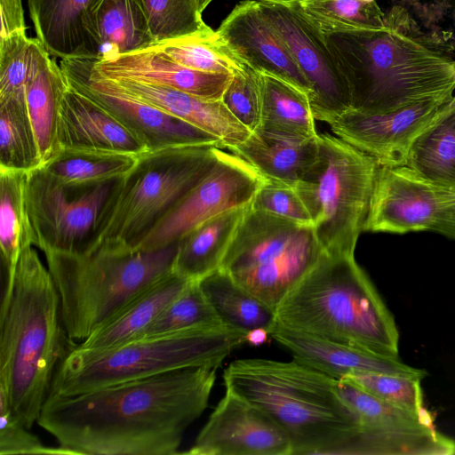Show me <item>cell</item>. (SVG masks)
Masks as SVG:
<instances>
[{
	"mask_svg": "<svg viewBox=\"0 0 455 455\" xmlns=\"http://www.w3.org/2000/svg\"><path fill=\"white\" fill-rule=\"evenodd\" d=\"M218 368L189 367L48 396L38 425L75 455H174L204 413Z\"/></svg>",
	"mask_w": 455,
	"mask_h": 455,
	"instance_id": "obj_1",
	"label": "cell"
},
{
	"mask_svg": "<svg viewBox=\"0 0 455 455\" xmlns=\"http://www.w3.org/2000/svg\"><path fill=\"white\" fill-rule=\"evenodd\" d=\"M326 38L352 109L385 113L454 94L455 60L402 5L385 12L379 26Z\"/></svg>",
	"mask_w": 455,
	"mask_h": 455,
	"instance_id": "obj_2",
	"label": "cell"
},
{
	"mask_svg": "<svg viewBox=\"0 0 455 455\" xmlns=\"http://www.w3.org/2000/svg\"><path fill=\"white\" fill-rule=\"evenodd\" d=\"M76 344L47 266L33 246L25 248L12 285L2 295L0 390L28 428L37 422L56 370Z\"/></svg>",
	"mask_w": 455,
	"mask_h": 455,
	"instance_id": "obj_3",
	"label": "cell"
},
{
	"mask_svg": "<svg viewBox=\"0 0 455 455\" xmlns=\"http://www.w3.org/2000/svg\"><path fill=\"white\" fill-rule=\"evenodd\" d=\"M223 381L282 427L292 455L344 454L356 435L357 419L337 392V379L294 359L235 360Z\"/></svg>",
	"mask_w": 455,
	"mask_h": 455,
	"instance_id": "obj_4",
	"label": "cell"
},
{
	"mask_svg": "<svg viewBox=\"0 0 455 455\" xmlns=\"http://www.w3.org/2000/svg\"><path fill=\"white\" fill-rule=\"evenodd\" d=\"M275 318L299 331L398 358L394 317L354 256L325 253L284 297Z\"/></svg>",
	"mask_w": 455,
	"mask_h": 455,
	"instance_id": "obj_5",
	"label": "cell"
},
{
	"mask_svg": "<svg viewBox=\"0 0 455 455\" xmlns=\"http://www.w3.org/2000/svg\"><path fill=\"white\" fill-rule=\"evenodd\" d=\"M178 243L153 251L97 249L44 253L68 337L82 342L143 291L172 271Z\"/></svg>",
	"mask_w": 455,
	"mask_h": 455,
	"instance_id": "obj_6",
	"label": "cell"
},
{
	"mask_svg": "<svg viewBox=\"0 0 455 455\" xmlns=\"http://www.w3.org/2000/svg\"><path fill=\"white\" fill-rule=\"evenodd\" d=\"M245 343V333L225 326L139 339L100 351L80 348L76 343L59 364L49 396L75 395L183 368H219Z\"/></svg>",
	"mask_w": 455,
	"mask_h": 455,
	"instance_id": "obj_7",
	"label": "cell"
},
{
	"mask_svg": "<svg viewBox=\"0 0 455 455\" xmlns=\"http://www.w3.org/2000/svg\"><path fill=\"white\" fill-rule=\"evenodd\" d=\"M221 150L212 146H190L139 155L132 167L116 181L100 215L88 252L100 248L134 251L212 170Z\"/></svg>",
	"mask_w": 455,
	"mask_h": 455,
	"instance_id": "obj_8",
	"label": "cell"
},
{
	"mask_svg": "<svg viewBox=\"0 0 455 455\" xmlns=\"http://www.w3.org/2000/svg\"><path fill=\"white\" fill-rule=\"evenodd\" d=\"M317 140L315 160L293 187L325 253L354 256L379 165L334 134L318 133Z\"/></svg>",
	"mask_w": 455,
	"mask_h": 455,
	"instance_id": "obj_9",
	"label": "cell"
},
{
	"mask_svg": "<svg viewBox=\"0 0 455 455\" xmlns=\"http://www.w3.org/2000/svg\"><path fill=\"white\" fill-rule=\"evenodd\" d=\"M324 254L313 225L250 204L220 268L275 311Z\"/></svg>",
	"mask_w": 455,
	"mask_h": 455,
	"instance_id": "obj_10",
	"label": "cell"
},
{
	"mask_svg": "<svg viewBox=\"0 0 455 455\" xmlns=\"http://www.w3.org/2000/svg\"><path fill=\"white\" fill-rule=\"evenodd\" d=\"M119 179L79 187L60 182L41 167L28 172L26 200L35 246L44 253H87L100 215Z\"/></svg>",
	"mask_w": 455,
	"mask_h": 455,
	"instance_id": "obj_11",
	"label": "cell"
},
{
	"mask_svg": "<svg viewBox=\"0 0 455 455\" xmlns=\"http://www.w3.org/2000/svg\"><path fill=\"white\" fill-rule=\"evenodd\" d=\"M336 389L358 422L356 435L344 454H455V441L436 430L431 413L425 408L411 411L394 405L348 378L337 379Z\"/></svg>",
	"mask_w": 455,
	"mask_h": 455,
	"instance_id": "obj_12",
	"label": "cell"
},
{
	"mask_svg": "<svg viewBox=\"0 0 455 455\" xmlns=\"http://www.w3.org/2000/svg\"><path fill=\"white\" fill-rule=\"evenodd\" d=\"M60 66L71 87L101 106L148 151L190 146L226 149L213 135L136 99L114 80L99 74L92 58L63 59Z\"/></svg>",
	"mask_w": 455,
	"mask_h": 455,
	"instance_id": "obj_13",
	"label": "cell"
},
{
	"mask_svg": "<svg viewBox=\"0 0 455 455\" xmlns=\"http://www.w3.org/2000/svg\"><path fill=\"white\" fill-rule=\"evenodd\" d=\"M264 180L246 160L222 149L212 170L169 211L134 251L167 247L214 216L250 205Z\"/></svg>",
	"mask_w": 455,
	"mask_h": 455,
	"instance_id": "obj_14",
	"label": "cell"
},
{
	"mask_svg": "<svg viewBox=\"0 0 455 455\" xmlns=\"http://www.w3.org/2000/svg\"><path fill=\"white\" fill-rule=\"evenodd\" d=\"M258 1L311 86L309 100L315 120L328 123L350 109L347 81L326 36L302 15L294 0Z\"/></svg>",
	"mask_w": 455,
	"mask_h": 455,
	"instance_id": "obj_15",
	"label": "cell"
},
{
	"mask_svg": "<svg viewBox=\"0 0 455 455\" xmlns=\"http://www.w3.org/2000/svg\"><path fill=\"white\" fill-rule=\"evenodd\" d=\"M454 95L385 113L350 108L327 124L335 136L371 156L378 165H406L414 141L447 110Z\"/></svg>",
	"mask_w": 455,
	"mask_h": 455,
	"instance_id": "obj_16",
	"label": "cell"
},
{
	"mask_svg": "<svg viewBox=\"0 0 455 455\" xmlns=\"http://www.w3.org/2000/svg\"><path fill=\"white\" fill-rule=\"evenodd\" d=\"M455 189L439 187L407 165L378 166L363 231L431 230Z\"/></svg>",
	"mask_w": 455,
	"mask_h": 455,
	"instance_id": "obj_17",
	"label": "cell"
},
{
	"mask_svg": "<svg viewBox=\"0 0 455 455\" xmlns=\"http://www.w3.org/2000/svg\"><path fill=\"white\" fill-rule=\"evenodd\" d=\"M188 455H292L282 427L259 407L226 389Z\"/></svg>",
	"mask_w": 455,
	"mask_h": 455,
	"instance_id": "obj_18",
	"label": "cell"
},
{
	"mask_svg": "<svg viewBox=\"0 0 455 455\" xmlns=\"http://www.w3.org/2000/svg\"><path fill=\"white\" fill-rule=\"evenodd\" d=\"M233 53L252 69L311 94V86L258 0L237 4L217 30Z\"/></svg>",
	"mask_w": 455,
	"mask_h": 455,
	"instance_id": "obj_19",
	"label": "cell"
},
{
	"mask_svg": "<svg viewBox=\"0 0 455 455\" xmlns=\"http://www.w3.org/2000/svg\"><path fill=\"white\" fill-rule=\"evenodd\" d=\"M94 69L109 79H131L220 100L233 74L207 73L184 67L156 44L107 59L92 58Z\"/></svg>",
	"mask_w": 455,
	"mask_h": 455,
	"instance_id": "obj_20",
	"label": "cell"
},
{
	"mask_svg": "<svg viewBox=\"0 0 455 455\" xmlns=\"http://www.w3.org/2000/svg\"><path fill=\"white\" fill-rule=\"evenodd\" d=\"M270 337L284 347L295 361L335 379L347 378L357 371L424 378L427 372L402 363L398 358L356 347L321 339L288 328L275 321Z\"/></svg>",
	"mask_w": 455,
	"mask_h": 455,
	"instance_id": "obj_21",
	"label": "cell"
},
{
	"mask_svg": "<svg viewBox=\"0 0 455 455\" xmlns=\"http://www.w3.org/2000/svg\"><path fill=\"white\" fill-rule=\"evenodd\" d=\"M59 148L139 156L148 151L120 122L88 96L68 87L57 130Z\"/></svg>",
	"mask_w": 455,
	"mask_h": 455,
	"instance_id": "obj_22",
	"label": "cell"
},
{
	"mask_svg": "<svg viewBox=\"0 0 455 455\" xmlns=\"http://www.w3.org/2000/svg\"><path fill=\"white\" fill-rule=\"evenodd\" d=\"M136 99L218 138L226 149L244 142L251 132L222 100L202 99L176 89L131 79H112Z\"/></svg>",
	"mask_w": 455,
	"mask_h": 455,
	"instance_id": "obj_23",
	"label": "cell"
},
{
	"mask_svg": "<svg viewBox=\"0 0 455 455\" xmlns=\"http://www.w3.org/2000/svg\"><path fill=\"white\" fill-rule=\"evenodd\" d=\"M86 31L91 58H111L156 44L142 0H98Z\"/></svg>",
	"mask_w": 455,
	"mask_h": 455,
	"instance_id": "obj_24",
	"label": "cell"
},
{
	"mask_svg": "<svg viewBox=\"0 0 455 455\" xmlns=\"http://www.w3.org/2000/svg\"><path fill=\"white\" fill-rule=\"evenodd\" d=\"M317 137L303 139L259 129L228 150L246 160L265 180L294 186L316 158Z\"/></svg>",
	"mask_w": 455,
	"mask_h": 455,
	"instance_id": "obj_25",
	"label": "cell"
},
{
	"mask_svg": "<svg viewBox=\"0 0 455 455\" xmlns=\"http://www.w3.org/2000/svg\"><path fill=\"white\" fill-rule=\"evenodd\" d=\"M194 281L173 270L155 282L133 299L116 315L77 343L88 350H106L136 338L162 310Z\"/></svg>",
	"mask_w": 455,
	"mask_h": 455,
	"instance_id": "obj_26",
	"label": "cell"
},
{
	"mask_svg": "<svg viewBox=\"0 0 455 455\" xmlns=\"http://www.w3.org/2000/svg\"><path fill=\"white\" fill-rule=\"evenodd\" d=\"M98 0H28L36 38L60 60L91 58L86 26Z\"/></svg>",
	"mask_w": 455,
	"mask_h": 455,
	"instance_id": "obj_27",
	"label": "cell"
},
{
	"mask_svg": "<svg viewBox=\"0 0 455 455\" xmlns=\"http://www.w3.org/2000/svg\"><path fill=\"white\" fill-rule=\"evenodd\" d=\"M248 207L221 212L184 235L178 242L173 271L196 282L218 270Z\"/></svg>",
	"mask_w": 455,
	"mask_h": 455,
	"instance_id": "obj_28",
	"label": "cell"
},
{
	"mask_svg": "<svg viewBox=\"0 0 455 455\" xmlns=\"http://www.w3.org/2000/svg\"><path fill=\"white\" fill-rule=\"evenodd\" d=\"M28 172L0 167V248L4 272V291H9L21 251L35 246V235L26 200Z\"/></svg>",
	"mask_w": 455,
	"mask_h": 455,
	"instance_id": "obj_29",
	"label": "cell"
},
{
	"mask_svg": "<svg viewBox=\"0 0 455 455\" xmlns=\"http://www.w3.org/2000/svg\"><path fill=\"white\" fill-rule=\"evenodd\" d=\"M68 87L60 66L47 52L26 91L27 108L43 164L60 151L57 140L58 120L60 104Z\"/></svg>",
	"mask_w": 455,
	"mask_h": 455,
	"instance_id": "obj_30",
	"label": "cell"
},
{
	"mask_svg": "<svg viewBox=\"0 0 455 455\" xmlns=\"http://www.w3.org/2000/svg\"><path fill=\"white\" fill-rule=\"evenodd\" d=\"M198 283L225 327L243 333L256 328L269 331L275 323V311L235 283L221 268Z\"/></svg>",
	"mask_w": 455,
	"mask_h": 455,
	"instance_id": "obj_31",
	"label": "cell"
},
{
	"mask_svg": "<svg viewBox=\"0 0 455 455\" xmlns=\"http://www.w3.org/2000/svg\"><path fill=\"white\" fill-rule=\"evenodd\" d=\"M259 74L262 94L260 129L303 139L317 137L308 94L281 78Z\"/></svg>",
	"mask_w": 455,
	"mask_h": 455,
	"instance_id": "obj_32",
	"label": "cell"
},
{
	"mask_svg": "<svg viewBox=\"0 0 455 455\" xmlns=\"http://www.w3.org/2000/svg\"><path fill=\"white\" fill-rule=\"evenodd\" d=\"M406 165L439 187L455 189V95L447 110L414 141Z\"/></svg>",
	"mask_w": 455,
	"mask_h": 455,
	"instance_id": "obj_33",
	"label": "cell"
},
{
	"mask_svg": "<svg viewBox=\"0 0 455 455\" xmlns=\"http://www.w3.org/2000/svg\"><path fill=\"white\" fill-rule=\"evenodd\" d=\"M137 156L60 149L41 168L66 185L91 187L121 178L132 167Z\"/></svg>",
	"mask_w": 455,
	"mask_h": 455,
	"instance_id": "obj_34",
	"label": "cell"
},
{
	"mask_svg": "<svg viewBox=\"0 0 455 455\" xmlns=\"http://www.w3.org/2000/svg\"><path fill=\"white\" fill-rule=\"evenodd\" d=\"M179 64L207 73L234 74L245 65L208 25L195 33L156 44Z\"/></svg>",
	"mask_w": 455,
	"mask_h": 455,
	"instance_id": "obj_35",
	"label": "cell"
},
{
	"mask_svg": "<svg viewBox=\"0 0 455 455\" xmlns=\"http://www.w3.org/2000/svg\"><path fill=\"white\" fill-rule=\"evenodd\" d=\"M42 164L26 100L0 101V167L28 172Z\"/></svg>",
	"mask_w": 455,
	"mask_h": 455,
	"instance_id": "obj_36",
	"label": "cell"
},
{
	"mask_svg": "<svg viewBox=\"0 0 455 455\" xmlns=\"http://www.w3.org/2000/svg\"><path fill=\"white\" fill-rule=\"evenodd\" d=\"M302 15L322 34L353 33L384 22L376 0H294Z\"/></svg>",
	"mask_w": 455,
	"mask_h": 455,
	"instance_id": "obj_37",
	"label": "cell"
},
{
	"mask_svg": "<svg viewBox=\"0 0 455 455\" xmlns=\"http://www.w3.org/2000/svg\"><path fill=\"white\" fill-rule=\"evenodd\" d=\"M47 52L26 33L0 39V101L26 100L28 84Z\"/></svg>",
	"mask_w": 455,
	"mask_h": 455,
	"instance_id": "obj_38",
	"label": "cell"
},
{
	"mask_svg": "<svg viewBox=\"0 0 455 455\" xmlns=\"http://www.w3.org/2000/svg\"><path fill=\"white\" fill-rule=\"evenodd\" d=\"M210 326L224 325L206 299L198 281H196L191 282L132 340Z\"/></svg>",
	"mask_w": 455,
	"mask_h": 455,
	"instance_id": "obj_39",
	"label": "cell"
},
{
	"mask_svg": "<svg viewBox=\"0 0 455 455\" xmlns=\"http://www.w3.org/2000/svg\"><path fill=\"white\" fill-rule=\"evenodd\" d=\"M156 43L180 37L204 28L196 0H142Z\"/></svg>",
	"mask_w": 455,
	"mask_h": 455,
	"instance_id": "obj_40",
	"label": "cell"
},
{
	"mask_svg": "<svg viewBox=\"0 0 455 455\" xmlns=\"http://www.w3.org/2000/svg\"><path fill=\"white\" fill-rule=\"evenodd\" d=\"M363 390L394 405L420 411L422 378L376 371H357L347 377Z\"/></svg>",
	"mask_w": 455,
	"mask_h": 455,
	"instance_id": "obj_41",
	"label": "cell"
},
{
	"mask_svg": "<svg viewBox=\"0 0 455 455\" xmlns=\"http://www.w3.org/2000/svg\"><path fill=\"white\" fill-rule=\"evenodd\" d=\"M221 100L251 132L260 129L262 94L259 72L247 64L235 72Z\"/></svg>",
	"mask_w": 455,
	"mask_h": 455,
	"instance_id": "obj_42",
	"label": "cell"
},
{
	"mask_svg": "<svg viewBox=\"0 0 455 455\" xmlns=\"http://www.w3.org/2000/svg\"><path fill=\"white\" fill-rule=\"evenodd\" d=\"M28 429L12 412L6 395L0 390V455H75L60 445L44 444Z\"/></svg>",
	"mask_w": 455,
	"mask_h": 455,
	"instance_id": "obj_43",
	"label": "cell"
},
{
	"mask_svg": "<svg viewBox=\"0 0 455 455\" xmlns=\"http://www.w3.org/2000/svg\"><path fill=\"white\" fill-rule=\"evenodd\" d=\"M251 207L302 224L313 225L311 216L293 186L265 180Z\"/></svg>",
	"mask_w": 455,
	"mask_h": 455,
	"instance_id": "obj_44",
	"label": "cell"
},
{
	"mask_svg": "<svg viewBox=\"0 0 455 455\" xmlns=\"http://www.w3.org/2000/svg\"><path fill=\"white\" fill-rule=\"evenodd\" d=\"M1 1V32L0 39L13 35L26 33L24 9L22 0Z\"/></svg>",
	"mask_w": 455,
	"mask_h": 455,
	"instance_id": "obj_45",
	"label": "cell"
},
{
	"mask_svg": "<svg viewBox=\"0 0 455 455\" xmlns=\"http://www.w3.org/2000/svg\"><path fill=\"white\" fill-rule=\"evenodd\" d=\"M431 231L455 239V196L440 210Z\"/></svg>",
	"mask_w": 455,
	"mask_h": 455,
	"instance_id": "obj_46",
	"label": "cell"
},
{
	"mask_svg": "<svg viewBox=\"0 0 455 455\" xmlns=\"http://www.w3.org/2000/svg\"><path fill=\"white\" fill-rule=\"evenodd\" d=\"M269 336L267 329L256 328L245 333V342L251 346H260L267 342Z\"/></svg>",
	"mask_w": 455,
	"mask_h": 455,
	"instance_id": "obj_47",
	"label": "cell"
},
{
	"mask_svg": "<svg viewBox=\"0 0 455 455\" xmlns=\"http://www.w3.org/2000/svg\"><path fill=\"white\" fill-rule=\"evenodd\" d=\"M212 0H196L200 11H203L209 5Z\"/></svg>",
	"mask_w": 455,
	"mask_h": 455,
	"instance_id": "obj_48",
	"label": "cell"
}]
</instances>
